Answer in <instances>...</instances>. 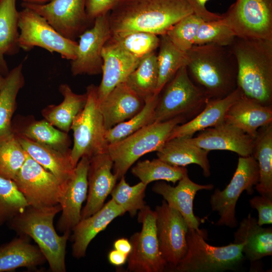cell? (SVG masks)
Returning <instances> with one entry per match:
<instances>
[{
  "label": "cell",
  "instance_id": "cell-11",
  "mask_svg": "<svg viewBox=\"0 0 272 272\" xmlns=\"http://www.w3.org/2000/svg\"><path fill=\"white\" fill-rule=\"evenodd\" d=\"M222 16L236 37L272 40V0H236Z\"/></svg>",
  "mask_w": 272,
  "mask_h": 272
},
{
  "label": "cell",
  "instance_id": "cell-16",
  "mask_svg": "<svg viewBox=\"0 0 272 272\" xmlns=\"http://www.w3.org/2000/svg\"><path fill=\"white\" fill-rule=\"evenodd\" d=\"M109 13L97 17L92 27L80 35L76 57L71 63L73 76H93L102 73V50L111 37Z\"/></svg>",
  "mask_w": 272,
  "mask_h": 272
},
{
  "label": "cell",
  "instance_id": "cell-40",
  "mask_svg": "<svg viewBox=\"0 0 272 272\" xmlns=\"http://www.w3.org/2000/svg\"><path fill=\"white\" fill-rule=\"evenodd\" d=\"M28 206L14 181L0 176V227Z\"/></svg>",
  "mask_w": 272,
  "mask_h": 272
},
{
  "label": "cell",
  "instance_id": "cell-4",
  "mask_svg": "<svg viewBox=\"0 0 272 272\" xmlns=\"http://www.w3.org/2000/svg\"><path fill=\"white\" fill-rule=\"evenodd\" d=\"M61 211L59 204L43 208L28 206L7 223L18 235L27 236L36 242L53 272L66 271V248L70 233L58 235L53 225L55 216Z\"/></svg>",
  "mask_w": 272,
  "mask_h": 272
},
{
  "label": "cell",
  "instance_id": "cell-25",
  "mask_svg": "<svg viewBox=\"0 0 272 272\" xmlns=\"http://www.w3.org/2000/svg\"><path fill=\"white\" fill-rule=\"evenodd\" d=\"M224 122L255 138L259 128L272 123V106L262 105L242 94L228 109Z\"/></svg>",
  "mask_w": 272,
  "mask_h": 272
},
{
  "label": "cell",
  "instance_id": "cell-42",
  "mask_svg": "<svg viewBox=\"0 0 272 272\" xmlns=\"http://www.w3.org/2000/svg\"><path fill=\"white\" fill-rule=\"evenodd\" d=\"M110 39L140 58L155 52L160 43L158 35L142 31L134 32L122 36H111Z\"/></svg>",
  "mask_w": 272,
  "mask_h": 272
},
{
  "label": "cell",
  "instance_id": "cell-30",
  "mask_svg": "<svg viewBox=\"0 0 272 272\" xmlns=\"http://www.w3.org/2000/svg\"><path fill=\"white\" fill-rule=\"evenodd\" d=\"M59 91L63 97L58 105H49L41 111L44 118L57 128L68 133L75 118L84 109L86 93L76 94L67 84H61Z\"/></svg>",
  "mask_w": 272,
  "mask_h": 272
},
{
  "label": "cell",
  "instance_id": "cell-44",
  "mask_svg": "<svg viewBox=\"0 0 272 272\" xmlns=\"http://www.w3.org/2000/svg\"><path fill=\"white\" fill-rule=\"evenodd\" d=\"M236 36L222 18L220 19L203 21L197 31L194 45L216 44L230 46Z\"/></svg>",
  "mask_w": 272,
  "mask_h": 272
},
{
  "label": "cell",
  "instance_id": "cell-50",
  "mask_svg": "<svg viewBox=\"0 0 272 272\" xmlns=\"http://www.w3.org/2000/svg\"><path fill=\"white\" fill-rule=\"evenodd\" d=\"M23 3L43 4L49 2L51 0H22Z\"/></svg>",
  "mask_w": 272,
  "mask_h": 272
},
{
  "label": "cell",
  "instance_id": "cell-10",
  "mask_svg": "<svg viewBox=\"0 0 272 272\" xmlns=\"http://www.w3.org/2000/svg\"><path fill=\"white\" fill-rule=\"evenodd\" d=\"M259 169L252 155L241 157L236 171L230 183L223 190L217 188L210 198L213 211L220 216L216 224L230 228L236 227L235 207L240 195L246 190L249 194L253 192V187L259 181Z\"/></svg>",
  "mask_w": 272,
  "mask_h": 272
},
{
  "label": "cell",
  "instance_id": "cell-48",
  "mask_svg": "<svg viewBox=\"0 0 272 272\" xmlns=\"http://www.w3.org/2000/svg\"><path fill=\"white\" fill-rule=\"evenodd\" d=\"M127 257L126 255L116 249H114L110 251L108 253V260L112 265L120 266L125 264L127 261Z\"/></svg>",
  "mask_w": 272,
  "mask_h": 272
},
{
  "label": "cell",
  "instance_id": "cell-43",
  "mask_svg": "<svg viewBox=\"0 0 272 272\" xmlns=\"http://www.w3.org/2000/svg\"><path fill=\"white\" fill-rule=\"evenodd\" d=\"M203 21L192 13L178 21L165 34L176 48L186 52L194 45L197 31Z\"/></svg>",
  "mask_w": 272,
  "mask_h": 272
},
{
  "label": "cell",
  "instance_id": "cell-9",
  "mask_svg": "<svg viewBox=\"0 0 272 272\" xmlns=\"http://www.w3.org/2000/svg\"><path fill=\"white\" fill-rule=\"evenodd\" d=\"M24 8L18 12V16L20 48L28 51L39 47L51 53H57L63 59L74 60L78 42L61 35L34 11Z\"/></svg>",
  "mask_w": 272,
  "mask_h": 272
},
{
  "label": "cell",
  "instance_id": "cell-2",
  "mask_svg": "<svg viewBox=\"0 0 272 272\" xmlns=\"http://www.w3.org/2000/svg\"><path fill=\"white\" fill-rule=\"evenodd\" d=\"M186 56L190 78L210 100L224 98L237 88V65L229 46L193 45Z\"/></svg>",
  "mask_w": 272,
  "mask_h": 272
},
{
  "label": "cell",
  "instance_id": "cell-32",
  "mask_svg": "<svg viewBox=\"0 0 272 272\" xmlns=\"http://www.w3.org/2000/svg\"><path fill=\"white\" fill-rule=\"evenodd\" d=\"M23 67V62H21L11 70L0 90V143L13 134L12 118L16 108V99L25 83Z\"/></svg>",
  "mask_w": 272,
  "mask_h": 272
},
{
  "label": "cell",
  "instance_id": "cell-49",
  "mask_svg": "<svg viewBox=\"0 0 272 272\" xmlns=\"http://www.w3.org/2000/svg\"><path fill=\"white\" fill-rule=\"evenodd\" d=\"M113 247L114 249L121 252L127 256L132 249L130 241L125 238H121L115 240L113 244Z\"/></svg>",
  "mask_w": 272,
  "mask_h": 272
},
{
  "label": "cell",
  "instance_id": "cell-34",
  "mask_svg": "<svg viewBox=\"0 0 272 272\" xmlns=\"http://www.w3.org/2000/svg\"><path fill=\"white\" fill-rule=\"evenodd\" d=\"M13 132L60 152L71 151V141L67 132L50 124L45 119L33 121L22 129L12 128Z\"/></svg>",
  "mask_w": 272,
  "mask_h": 272
},
{
  "label": "cell",
  "instance_id": "cell-26",
  "mask_svg": "<svg viewBox=\"0 0 272 272\" xmlns=\"http://www.w3.org/2000/svg\"><path fill=\"white\" fill-rule=\"evenodd\" d=\"M234 243H243L242 253L251 262L272 255V229L263 228L249 214L234 235Z\"/></svg>",
  "mask_w": 272,
  "mask_h": 272
},
{
  "label": "cell",
  "instance_id": "cell-24",
  "mask_svg": "<svg viewBox=\"0 0 272 272\" xmlns=\"http://www.w3.org/2000/svg\"><path fill=\"white\" fill-rule=\"evenodd\" d=\"M242 94L241 90L237 87L224 98L209 100L197 115L175 126L167 141L177 138H191L197 132L223 123L228 109Z\"/></svg>",
  "mask_w": 272,
  "mask_h": 272
},
{
  "label": "cell",
  "instance_id": "cell-6",
  "mask_svg": "<svg viewBox=\"0 0 272 272\" xmlns=\"http://www.w3.org/2000/svg\"><path fill=\"white\" fill-rule=\"evenodd\" d=\"M210 99L190 78L185 65L180 67L159 94L154 122L182 117L186 121L197 115Z\"/></svg>",
  "mask_w": 272,
  "mask_h": 272
},
{
  "label": "cell",
  "instance_id": "cell-31",
  "mask_svg": "<svg viewBox=\"0 0 272 272\" xmlns=\"http://www.w3.org/2000/svg\"><path fill=\"white\" fill-rule=\"evenodd\" d=\"M16 4V0H0V74L4 77L10 72L5 56L16 54L20 49Z\"/></svg>",
  "mask_w": 272,
  "mask_h": 272
},
{
  "label": "cell",
  "instance_id": "cell-12",
  "mask_svg": "<svg viewBox=\"0 0 272 272\" xmlns=\"http://www.w3.org/2000/svg\"><path fill=\"white\" fill-rule=\"evenodd\" d=\"M14 181L28 206L35 208L59 204L65 185L27 153Z\"/></svg>",
  "mask_w": 272,
  "mask_h": 272
},
{
  "label": "cell",
  "instance_id": "cell-27",
  "mask_svg": "<svg viewBox=\"0 0 272 272\" xmlns=\"http://www.w3.org/2000/svg\"><path fill=\"white\" fill-rule=\"evenodd\" d=\"M46 261L38 247L30 243L29 237L25 235H19L0 246V272L20 267L35 269Z\"/></svg>",
  "mask_w": 272,
  "mask_h": 272
},
{
  "label": "cell",
  "instance_id": "cell-47",
  "mask_svg": "<svg viewBox=\"0 0 272 272\" xmlns=\"http://www.w3.org/2000/svg\"><path fill=\"white\" fill-rule=\"evenodd\" d=\"M209 0H187L190 5L193 13L205 21H211L220 19L222 15L209 11L206 5Z\"/></svg>",
  "mask_w": 272,
  "mask_h": 272
},
{
  "label": "cell",
  "instance_id": "cell-33",
  "mask_svg": "<svg viewBox=\"0 0 272 272\" xmlns=\"http://www.w3.org/2000/svg\"><path fill=\"white\" fill-rule=\"evenodd\" d=\"M252 155L259 169L255 188L260 195L272 198V123L258 129Z\"/></svg>",
  "mask_w": 272,
  "mask_h": 272
},
{
  "label": "cell",
  "instance_id": "cell-8",
  "mask_svg": "<svg viewBox=\"0 0 272 272\" xmlns=\"http://www.w3.org/2000/svg\"><path fill=\"white\" fill-rule=\"evenodd\" d=\"M87 99L83 110L74 119L71 130L73 132V145L71 158L75 167L83 157H92L107 152L108 144L105 138L106 128L99 108L97 86L87 87Z\"/></svg>",
  "mask_w": 272,
  "mask_h": 272
},
{
  "label": "cell",
  "instance_id": "cell-38",
  "mask_svg": "<svg viewBox=\"0 0 272 272\" xmlns=\"http://www.w3.org/2000/svg\"><path fill=\"white\" fill-rule=\"evenodd\" d=\"M159 95L155 94L145 100L143 108L131 118L106 130L109 145L118 142L143 127L154 122L155 110Z\"/></svg>",
  "mask_w": 272,
  "mask_h": 272
},
{
  "label": "cell",
  "instance_id": "cell-20",
  "mask_svg": "<svg viewBox=\"0 0 272 272\" xmlns=\"http://www.w3.org/2000/svg\"><path fill=\"white\" fill-rule=\"evenodd\" d=\"M102 77L97 86L98 102L102 101L118 84L124 82L142 58L126 51L110 38L102 50Z\"/></svg>",
  "mask_w": 272,
  "mask_h": 272
},
{
  "label": "cell",
  "instance_id": "cell-1",
  "mask_svg": "<svg viewBox=\"0 0 272 272\" xmlns=\"http://www.w3.org/2000/svg\"><path fill=\"white\" fill-rule=\"evenodd\" d=\"M192 13L187 0H121L109 13L111 36L137 31L161 36Z\"/></svg>",
  "mask_w": 272,
  "mask_h": 272
},
{
  "label": "cell",
  "instance_id": "cell-7",
  "mask_svg": "<svg viewBox=\"0 0 272 272\" xmlns=\"http://www.w3.org/2000/svg\"><path fill=\"white\" fill-rule=\"evenodd\" d=\"M187 251L173 269L177 272H218L234 270L243 261V243L224 246L208 244L202 232L188 228Z\"/></svg>",
  "mask_w": 272,
  "mask_h": 272
},
{
  "label": "cell",
  "instance_id": "cell-22",
  "mask_svg": "<svg viewBox=\"0 0 272 272\" xmlns=\"http://www.w3.org/2000/svg\"><path fill=\"white\" fill-rule=\"evenodd\" d=\"M125 213L111 199L97 212L81 219L73 230L72 254L77 259L84 257L92 240L115 218Z\"/></svg>",
  "mask_w": 272,
  "mask_h": 272
},
{
  "label": "cell",
  "instance_id": "cell-3",
  "mask_svg": "<svg viewBox=\"0 0 272 272\" xmlns=\"http://www.w3.org/2000/svg\"><path fill=\"white\" fill-rule=\"evenodd\" d=\"M237 65V87L245 96L272 106V40L235 38L229 46Z\"/></svg>",
  "mask_w": 272,
  "mask_h": 272
},
{
  "label": "cell",
  "instance_id": "cell-35",
  "mask_svg": "<svg viewBox=\"0 0 272 272\" xmlns=\"http://www.w3.org/2000/svg\"><path fill=\"white\" fill-rule=\"evenodd\" d=\"M158 80L157 56L155 51L142 58L125 82L145 101L156 94Z\"/></svg>",
  "mask_w": 272,
  "mask_h": 272
},
{
  "label": "cell",
  "instance_id": "cell-17",
  "mask_svg": "<svg viewBox=\"0 0 272 272\" xmlns=\"http://www.w3.org/2000/svg\"><path fill=\"white\" fill-rule=\"evenodd\" d=\"M90 159L82 157L65 184L59 205L61 215L57 223L61 233H70L81 220L83 203L88 193V171Z\"/></svg>",
  "mask_w": 272,
  "mask_h": 272
},
{
  "label": "cell",
  "instance_id": "cell-14",
  "mask_svg": "<svg viewBox=\"0 0 272 272\" xmlns=\"http://www.w3.org/2000/svg\"><path fill=\"white\" fill-rule=\"evenodd\" d=\"M154 211L160 251L167 266L173 269L187 253L189 228L181 214L165 200Z\"/></svg>",
  "mask_w": 272,
  "mask_h": 272
},
{
  "label": "cell",
  "instance_id": "cell-36",
  "mask_svg": "<svg viewBox=\"0 0 272 272\" xmlns=\"http://www.w3.org/2000/svg\"><path fill=\"white\" fill-rule=\"evenodd\" d=\"M157 56L158 80L156 94L159 95L165 85L179 69L186 64V52H183L170 41L166 34L160 36Z\"/></svg>",
  "mask_w": 272,
  "mask_h": 272
},
{
  "label": "cell",
  "instance_id": "cell-13",
  "mask_svg": "<svg viewBox=\"0 0 272 272\" xmlns=\"http://www.w3.org/2000/svg\"><path fill=\"white\" fill-rule=\"evenodd\" d=\"M140 232L132 235V249L127 257V270L131 272H162L167 264L160 251L156 228V215L149 206L138 212Z\"/></svg>",
  "mask_w": 272,
  "mask_h": 272
},
{
  "label": "cell",
  "instance_id": "cell-41",
  "mask_svg": "<svg viewBox=\"0 0 272 272\" xmlns=\"http://www.w3.org/2000/svg\"><path fill=\"white\" fill-rule=\"evenodd\" d=\"M27 153L13 133L0 143V176L14 180L24 164Z\"/></svg>",
  "mask_w": 272,
  "mask_h": 272
},
{
  "label": "cell",
  "instance_id": "cell-5",
  "mask_svg": "<svg viewBox=\"0 0 272 272\" xmlns=\"http://www.w3.org/2000/svg\"><path fill=\"white\" fill-rule=\"evenodd\" d=\"M185 122V119L182 117L163 122H154L122 140L109 145L107 152L113 162V173L118 179L124 176L141 157L160 149L173 128Z\"/></svg>",
  "mask_w": 272,
  "mask_h": 272
},
{
  "label": "cell",
  "instance_id": "cell-39",
  "mask_svg": "<svg viewBox=\"0 0 272 272\" xmlns=\"http://www.w3.org/2000/svg\"><path fill=\"white\" fill-rule=\"evenodd\" d=\"M119 180L110 193L111 199L125 213L128 212L131 217H134L146 206L144 198L147 185L140 181L130 186L124 176Z\"/></svg>",
  "mask_w": 272,
  "mask_h": 272
},
{
  "label": "cell",
  "instance_id": "cell-51",
  "mask_svg": "<svg viewBox=\"0 0 272 272\" xmlns=\"http://www.w3.org/2000/svg\"><path fill=\"white\" fill-rule=\"evenodd\" d=\"M6 77L3 76L0 74V90L4 84Z\"/></svg>",
  "mask_w": 272,
  "mask_h": 272
},
{
  "label": "cell",
  "instance_id": "cell-21",
  "mask_svg": "<svg viewBox=\"0 0 272 272\" xmlns=\"http://www.w3.org/2000/svg\"><path fill=\"white\" fill-rule=\"evenodd\" d=\"M213 188L212 184L201 185L194 182L187 173L178 181L176 186L161 181L154 185L152 190L161 195L169 206L181 214L189 228L201 232L199 229V220L193 213V200L197 191L212 190Z\"/></svg>",
  "mask_w": 272,
  "mask_h": 272
},
{
  "label": "cell",
  "instance_id": "cell-28",
  "mask_svg": "<svg viewBox=\"0 0 272 272\" xmlns=\"http://www.w3.org/2000/svg\"><path fill=\"white\" fill-rule=\"evenodd\" d=\"M14 134L25 151L32 158L55 176L62 183L65 184L75 168L71 158V151L62 152Z\"/></svg>",
  "mask_w": 272,
  "mask_h": 272
},
{
  "label": "cell",
  "instance_id": "cell-19",
  "mask_svg": "<svg viewBox=\"0 0 272 272\" xmlns=\"http://www.w3.org/2000/svg\"><path fill=\"white\" fill-rule=\"evenodd\" d=\"M113 167V162L107 152L90 159L88 193L86 205L82 210L81 219L90 217L104 206L118 180L116 175L112 172Z\"/></svg>",
  "mask_w": 272,
  "mask_h": 272
},
{
  "label": "cell",
  "instance_id": "cell-29",
  "mask_svg": "<svg viewBox=\"0 0 272 272\" xmlns=\"http://www.w3.org/2000/svg\"><path fill=\"white\" fill-rule=\"evenodd\" d=\"M157 152L158 158L170 164L185 167L195 164L202 169L203 175H211V167L208 158L209 151L186 142L182 138L166 142Z\"/></svg>",
  "mask_w": 272,
  "mask_h": 272
},
{
  "label": "cell",
  "instance_id": "cell-18",
  "mask_svg": "<svg viewBox=\"0 0 272 272\" xmlns=\"http://www.w3.org/2000/svg\"><path fill=\"white\" fill-rule=\"evenodd\" d=\"M199 132L195 137L182 138L188 143L209 152L227 150L241 157L252 154L255 138L232 124L224 122Z\"/></svg>",
  "mask_w": 272,
  "mask_h": 272
},
{
  "label": "cell",
  "instance_id": "cell-15",
  "mask_svg": "<svg viewBox=\"0 0 272 272\" xmlns=\"http://www.w3.org/2000/svg\"><path fill=\"white\" fill-rule=\"evenodd\" d=\"M86 0H51L43 4L23 3L43 17L59 33L75 40L91 23L86 12Z\"/></svg>",
  "mask_w": 272,
  "mask_h": 272
},
{
  "label": "cell",
  "instance_id": "cell-46",
  "mask_svg": "<svg viewBox=\"0 0 272 272\" xmlns=\"http://www.w3.org/2000/svg\"><path fill=\"white\" fill-rule=\"evenodd\" d=\"M120 1L86 0V12L89 20L94 22L97 17L110 12Z\"/></svg>",
  "mask_w": 272,
  "mask_h": 272
},
{
  "label": "cell",
  "instance_id": "cell-23",
  "mask_svg": "<svg viewBox=\"0 0 272 272\" xmlns=\"http://www.w3.org/2000/svg\"><path fill=\"white\" fill-rule=\"evenodd\" d=\"M144 105V99L125 82L118 84L99 103L106 129L131 118Z\"/></svg>",
  "mask_w": 272,
  "mask_h": 272
},
{
  "label": "cell",
  "instance_id": "cell-37",
  "mask_svg": "<svg viewBox=\"0 0 272 272\" xmlns=\"http://www.w3.org/2000/svg\"><path fill=\"white\" fill-rule=\"evenodd\" d=\"M131 173L148 185L155 181L171 182L174 184L187 173L185 167L174 166L161 159L138 162L131 169Z\"/></svg>",
  "mask_w": 272,
  "mask_h": 272
},
{
  "label": "cell",
  "instance_id": "cell-45",
  "mask_svg": "<svg viewBox=\"0 0 272 272\" xmlns=\"http://www.w3.org/2000/svg\"><path fill=\"white\" fill-rule=\"evenodd\" d=\"M250 206L258 212L257 224L259 226L272 223V198L265 196H255L250 199Z\"/></svg>",
  "mask_w": 272,
  "mask_h": 272
}]
</instances>
